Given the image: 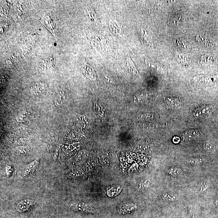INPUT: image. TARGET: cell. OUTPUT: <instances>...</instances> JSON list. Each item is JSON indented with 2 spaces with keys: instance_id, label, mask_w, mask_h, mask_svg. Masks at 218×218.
Masks as SVG:
<instances>
[{
  "instance_id": "obj_1",
  "label": "cell",
  "mask_w": 218,
  "mask_h": 218,
  "mask_svg": "<svg viewBox=\"0 0 218 218\" xmlns=\"http://www.w3.org/2000/svg\"><path fill=\"white\" fill-rule=\"evenodd\" d=\"M214 109V107L211 105L201 106L194 110V115L197 118L209 117L211 115Z\"/></svg>"
},
{
  "instance_id": "obj_2",
  "label": "cell",
  "mask_w": 218,
  "mask_h": 218,
  "mask_svg": "<svg viewBox=\"0 0 218 218\" xmlns=\"http://www.w3.org/2000/svg\"><path fill=\"white\" fill-rule=\"evenodd\" d=\"M57 21L53 16L50 14H47L42 19V22L46 26L47 28L54 34H56L57 28Z\"/></svg>"
},
{
  "instance_id": "obj_3",
  "label": "cell",
  "mask_w": 218,
  "mask_h": 218,
  "mask_svg": "<svg viewBox=\"0 0 218 218\" xmlns=\"http://www.w3.org/2000/svg\"><path fill=\"white\" fill-rule=\"evenodd\" d=\"M35 201L33 200H23L18 204L16 207L17 212H23L27 211L35 205Z\"/></svg>"
},
{
  "instance_id": "obj_4",
  "label": "cell",
  "mask_w": 218,
  "mask_h": 218,
  "mask_svg": "<svg viewBox=\"0 0 218 218\" xmlns=\"http://www.w3.org/2000/svg\"><path fill=\"white\" fill-rule=\"evenodd\" d=\"M81 63V69L86 77L92 81L96 79V74L93 69L83 60H82Z\"/></svg>"
},
{
  "instance_id": "obj_5",
  "label": "cell",
  "mask_w": 218,
  "mask_h": 218,
  "mask_svg": "<svg viewBox=\"0 0 218 218\" xmlns=\"http://www.w3.org/2000/svg\"><path fill=\"white\" fill-rule=\"evenodd\" d=\"M47 87L46 84L45 82L37 83L30 89V93L34 96H39L43 93Z\"/></svg>"
},
{
  "instance_id": "obj_6",
  "label": "cell",
  "mask_w": 218,
  "mask_h": 218,
  "mask_svg": "<svg viewBox=\"0 0 218 218\" xmlns=\"http://www.w3.org/2000/svg\"><path fill=\"white\" fill-rule=\"evenodd\" d=\"M38 164V159L35 160L33 162L26 166L23 169L22 174L24 177L29 176L31 173L34 172Z\"/></svg>"
},
{
  "instance_id": "obj_7",
  "label": "cell",
  "mask_w": 218,
  "mask_h": 218,
  "mask_svg": "<svg viewBox=\"0 0 218 218\" xmlns=\"http://www.w3.org/2000/svg\"><path fill=\"white\" fill-rule=\"evenodd\" d=\"M201 134V131L199 129L190 130L183 134V136L187 140L190 141L198 137Z\"/></svg>"
},
{
  "instance_id": "obj_8",
  "label": "cell",
  "mask_w": 218,
  "mask_h": 218,
  "mask_svg": "<svg viewBox=\"0 0 218 218\" xmlns=\"http://www.w3.org/2000/svg\"><path fill=\"white\" fill-rule=\"evenodd\" d=\"M70 208L73 210L79 212H90L92 211V209L86 205L82 204H72L70 205Z\"/></svg>"
},
{
  "instance_id": "obj_9",
  "label": "cell",
  "mask_w": 218,
  "mask_h": 218,
  "mask_svg": "<svg viewBox=\"0 0 218 218\" xmlns=\"http://www.w3.org/2000/svg\"><path fill=\"white\" fill-rule=\"evenodd\" d=\"M195 80L200 83L211 84L214 83L216 78L214 77L210 76H202L196 77Z\"/></svg>"
},
{
  "instance_id": "obj_10",
  "label": "cell",
  "mask_w": 218,
  "mask_h": 218,
  "mask_svg": "<svg viewBox=\"0 0 218 218\" xmlns=\"http://www.w3.org/2000/svg\"><path fill=\"white\" fill-rule=\"evenodd\" d=\"M66 95L64 91H62L60 92L55 100V104L57 106H62L63 103L66 99Z\"/></svg>"
},
{
  "instance_id": "obj_11",
  "label": "cell",
  "mask_w": 218,
  "mask_h": 218,
  "mask_svg": "<svg viewBox=\"0 0 218 218\" xmlns=\"http://www.w3.org/2000/svg\"><path fill=\"white\" fill-rule=\"evenodd\" d=\"M145 63L149 67L155 69L157 71L163 72H165V68H164L162 65L158 63L149 60H146Z\"/></svg>"
},
{
  "instance_id": "obj_12",
  "label": "cell",
  "mask_w": 218,
  "mask_h": 218,
  "mask_svg": "<svg viewBox=\"0 0 218 218\" xmlns=\"http://www.w3.org/2000/svg\"><path fill=\"white\" fill-rule=\"evenodd\" d=\"M52 60L49 58H47L42 61V65L39 68L40 72H47L52 67Z\"/></svg>"
},
{
  "instance_id": "obj_13",
  "label": "cell",
  "mask_w": 218,
  "mask_h": 218,
  "mask_svg": "<svg viewBox=\"0 0 218 218\" xmlns=\"http://www.w3.org/2000/svg\"><path fill=\"white\" fill-rule=\"evenodd\" d=\"M214 61V56L211 55H206L201 57L200 62L203 65H208L213 63Z\"/></svg>"
},
{
  "instance_id": "obj_14",
  "label": "cell",
  "mask_w": 218,
  "mask_h": 218,
  "mask_svg": "<svg viewBox=\"0 0 218 218\" xmlns=\"http://www.w3.org/2000/svg\"><path fill=\"white\" fill-rule=\"evenodd\" d=\"M204 148L206 151L209 152H213L216 150V143L213 141H207L204 144Z\"/></svg>"
},
{
  "instance_id": "obj_15",
  "label": "cell",
  "mask_w": 218,
  "mask_h": 218,
  "mask_svg": "<svg viewBox=\"0 0 218 218\" xmlns=\"http://www.w3.org/2000/svg\"><path fill=\"white\" fill-rule=\"evenodd\" d=\"M29 112L27 111H23L19 114L17 117L16 120L18 122H23L27 121L30 115Z\"/></svg>"
},
{
  "instance_id": "obj_16",
  "label": "cell",
  "mask_w": 218,
  "mask_h": 218,
  "mask_svg": "<svg viewBox=\"0 0 218 218\" xmlns=\"http://www.w3.org/2000/svg\"><path fill=\"white\" fill-rule=\"evenodd\" d=\"M196 40L200 43L203 44L207 46H210L212 44L209 41V40L206 37L202 35H198L196 37Z\"/></svg>"
},
{
  "instance_id": "obj_17",
  "label": "cell",
  "mask_w": 218,
  "mask_h": 218,
  "mask_svg": "<svg viewBox=\"0 0 218 218\" xmlns=\"http://www.w3.org/2000/svg\"><path fill=\"white\" fill-rule=\"evenodd\" d=\"M176 44L178 46L182 49L187 50L189 48V45L187 44V42L183 40H182L181 38L176 40Z\"/></svg>"
},
{
  "instance_id": "obj_18",
  "label": "cell",
  "mask_w": 218,
  "mask_h": 218,
  "mask_svg": "<svg viewBox=\"0 0 218 218\" xmlns=\"http://www.w3.org/2000/svg\"><path fill=\"white\" fill-rule=\"evenodd\" d=\"M168 174L172 176H178L181 173V170L179 168H174L171 169L168 171Z\"/></svg>"
},
{
  "instance_id": "obj_19",
  "label": "cell",
  "mask_w": 218,
  "mask_h": 218,
  "mask_svg": "<svg viewBox=\"0 0 218 218\" xmlns=\"http://www.w3.org/2000/svg\"><path fill=\"white\" fill-rule=\"evenodd\" d=\"M204 161V158H196L191 159L187 161V163L190 165H197L198 164L202 163Z\"/></svg>"
},
{
  "instance_id": "obj_20",
  "label": "cell",
  "mask_w": 218,
  "mask_h": 218,
  "mask_svg": "<svg viewBox=\"0 0 218 218\" xmlns=\"http://www.w3.org/2000/svg\"><path fill=\"white\" fill-rule=\"evenodd\" d=\"M176 57L177 60H178L181 64L184 66H187L188 63V60H187V59L186 58L184 57L181 56L179 55H177Z\"/></svg>"
},
{
  "instance_id": "obj_21",
  "label": "cell",
  "mask_w": 218,
  "mask_h": 218,
  "mask_svg": "<svg viewBox=\"0 0 218 218\" xmlns=\"http://www.w3.org/2000/svg\"><path fill=\"white\" fill-rule=\"evenodd\" d=\"M200 187H200V190H201V191H204L206 190L207 186V185L206 183H201V186Z\"/></svg>"
},
{
  "instance_id": "obj_22",
  "label": "cell",
  "mask_w": 218,
  "mask_h": 218,
  "mask_svg": "<svg viewBox=\"0 0 218 218\" xmlns=\"http://www.w3.org/2000/svg\"><path fill=\"white\" fill-rule=\"evenodd\" d=\"M215 205H216V206L218 207V191L217 193V198H216V202H215Z\"/></svg>"
}]
</instances>
